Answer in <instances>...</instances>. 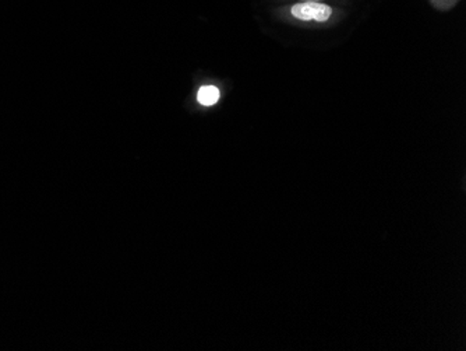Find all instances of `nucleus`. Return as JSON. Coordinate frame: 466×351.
I'll return each mask as SVG.
<instances>
[{"label":"nucleus","mask_w":466,"mask_h":351,"mask_svg":"<svg viewBox=\"0 0 466 351\" xmlns=\"http://www.w3.org/2000/svg\"><path fill=\"white\" fill-rule=\"evenodd\" d=\"M300 2H323V0H300Z\"/></svg>","instance_id":"7ed1b4c3"},{"label":"nucleus","mask_w":466,"mask_h":351,"mask_svg":"<svg viewBox=\"0 0 466 351\" xmlns=\"http://www.w3.org/2000/svg\"><path fill=\"white\" fill-rule=\"evenodd\" d=\"M293 15L303 22H320L324 23L331 17L332 9L329 5L320 4V2H300L292 6L290 10Z\"/></svg>","instance_id":"f257e3e1"},{"label":"nucleus","mask_w":466,"mask_h":351,"mask_svg":"<svg viewBox=\"0 0 466 351\" xmlns=\"http://www.w3.org/2000/svg\"><path fill=\"white\" fill-rule=\"evenodd\" d=\"M219 96L221 94H219L218 88H214V86H203L198 90V99L201 106L211 107L218 102Z\"/></svg>","instance_id":"f03ea898"}]
</instances>
